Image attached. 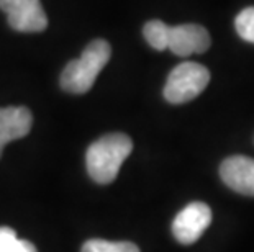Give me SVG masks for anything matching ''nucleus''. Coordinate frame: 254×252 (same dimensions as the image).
<instances>
[{"label": "nucleus", "instance_id": "1", "mask_svg": "<svg viewBox=\"0 0 254 252\" xmlns=\"http://www.w3.org/2000/svg\"><path fill=\"white\" fill-rule=\"evenodd\" d=\"M131 151L133 141L125 133H110L99 138L90 144L85 154L90 179L100 185L112 184Z\"/></svg>", "mask_w": 254, "mask_h": 252}, {"label": "nucleus", "instance_id": "2", "mask_svg": "<svg viewBox=\"0 0 254 252\" xmlns=\"http://www.w3.org/2000/svg\"><path fill=\"white\" fill-rule=\"evenodd\" d=\"M112 56V48L105 40L90 41L82 56L67 62L61 72V87L69 94L82 95L94 87L97 76L107 66Z\"/></svg>", "mask_w": 254, "mask_h": 252}, {"label": "nucleus", "instance_id": "3", "mask_svg": "<svg viewBox=\"0 0 254 252\" xmlns=\"http://www.w3.org/2000/svg\"><path fill=\"white\" fill-rule=\"evenodd\" d=\"M210 82L208 69L197 62H182L171 71L164 85V99L181 105L198 97Z\"/></svg>", "mask_w": 254, "mask_h": 252}, {"label": "nucleus", "instance_id": "4", "mask_svg": "<svg viewBox=\"0 0 254 252\" xmlns=\"http://www.w3.org/2000/svg\"><path fill=\"white\" fill-rule=\"evenodd\" d=\"M8 25L21 33H40L46 30L48 17L40 0H0Z\"/></svg>", "mask_w": 254, "mask_h": 252}, {"label": "nucleus", "instance_id": "5", "mask_svg": "<svg viewBox=\"0 0 254 252\" xmlns=\"http://www.w3.org/2000/svg\"><path fill=\"white\" fill-rule=\"evenodd\" d=\"M212 223V210L207 203L193 202L177 213L172 221V234L181 244H193Z\"/></svg>", "mask_w": 254, "mask_h": 252}, {"label": "nucleus", "instance_id": "6", "mask_svg": "<svg viewBox=\"0 0 254 252\" xmlns=\"http://www.w3.org/2000/svg\"><path fill=\"white\" fill-rule=\"evenodd\" d=\"M212 45L208 31L202 25L187 23L169 28V40L167 50H171L176 56H190L202 54Z\"/></svg>", "mask_w": 254, "mask_h": 252}, {"label": "nucleus", "instance_id": "7", "mask_svg": "<svg viewBox=\"0 0 254 252\" xmlns=\"http://www.w3.org/2000/svg\"><path fill=\"white\" fill-rule=\"evenodd\" d=\"M220 177L231 190L254 197V159L246 155H231L221 162Z\"/></svg>", "mask_w": 254, "mask_h": 252}, {"label": "nucleus", "instance_id": "8", "mask_svg": "<svg viewBox=\"0 0 254 252\" xmlns=\"http://www.w3.org/2000/svg\"><path fill=\"white\" fill-rule=\"evenodd\" d=\"M33 125V115L26 106L0 108V157L5 144L25 138Z\"/></svg>", "mask_w": 254, "mask_h": 252}, {"label": "nucleus", "instance_id": "9", "mask_svg": "<svg viewBox=\"0 0 254 252\" xmlns=\"http://www.w3.org/2000/svg\"><path fill=\"white\" fill-rule=\"evenodd\" d=\"M169 28L164 21L161 20H151L144 25L143 28V35L148 45L151 48L158 51H164L167 50V40H169Z\"/></svg>", "mask_w": 254, "mask_h": 252}, {"label": "nucleus", "instance_id": "10", "mask_svg": "<svg viewBox=\"0 0 254 252\" xmlns=\"http://www.w3.org/2000/svg\"><path fill=\"white\" fill-rule=\"evenodd\" d=\"M0 252H38L35 244L26 239H20L12 228H0Z\"/></svg>", "mask_w": 254, "mask_h": 252}, {"label": "nucleus", "instance_id": "11", "mask_svg": "<svg viewBox=\"0 0 254 252\" xmlns=\"http://www.w3.org/2000/svg\"><path fill=\"white\" fill-rule=\"evenodd\" d=\"M80 252H139V248L133 243H112L105 239H89L84 243Z\"/></svg>", "mask_w": 254, "mask_h": 252}, {"label": "nucleus", "instance_id": "12", "mask_svg": "<svg viewBox=\"0 0 254 252\" xmlns=\"http://www.w3.org/2000/svg\"><path fill=\"white\" fill-rule=\"evenodd\" d=\"M235 28L245 41L254 43V7H248L238 13Z\"/></svg>", "mask_w": 254, "mask_h": 252}]
</instances>
